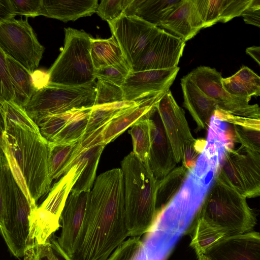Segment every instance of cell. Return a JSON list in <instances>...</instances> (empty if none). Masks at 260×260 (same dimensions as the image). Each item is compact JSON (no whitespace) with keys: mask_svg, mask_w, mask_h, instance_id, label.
Here are the masks:
<instances>
[{"mask_svg":"<svg viewBox=\"0 0 260 260\" xmlns=\"http://www.w3.org/2000/svg\"><path fill=\"white\" fill-rule=\"evenodd\" d=\"M129 237L123 175L116 168L100 174L90 190L71 260H107Z\"/></svg>","mask_w":260,"mask_h":260,"instance_id":"cell-1","label":"cell"},{"mask_svg":"<svg viewBox=\"0 0 260 260\" xmlns=\"http://www.w3.org/2000/svg\"><path fill=\"white\" fill-rule=\"evenodd\" d=\"M2 147L13 177L29 202L37 206L52 181L49 168L50 142L41 134L12 122H6Z\"/></svg>","mask_w":260,"mask_h":260,"instance_id":"cell-2","label":"cell"},{"mask_svg":"<svg viewBox=\"0 0 260 260\" xmlns=\"http://www.w3.org/2000/svg\"><path fill=\"white\" fill-rule=\"evenodd\" d=\"M256 223V215L246 198L217 175L199 207L195 226L222 239L251 232Z\"/></svg>","mask_w":260,"mask_h":260,"instance_id":"cell-3","label":"cell"},{"mask_svg":"<svg viewBox=\"0 0 260 260\" xmlns=\"http://www.w3.org/2000/svg\"><path fill=\"white\" fill-rule=\"evenodd\" d=\"M124 184L125 220L129 237H140L154 226L158 212L159 181L149 165L133 152L121 162Z\"/></svg>","mask_w":260,"mask_h":260,"instance_id":"cell-4","label":"cell"},{"mask_svg":"<svg viewBox=\"0 0 260 260\" xmlns=\"http://www.w3.org/2000/svg\"><path fill=\"white\" fill-rule=\"evenodd\" d=\"M64 47L48 72V83L78 86L95 82L91 55L92 38L84 30L64 29Z\"/></svg>","mask_w":260,"mask_h":260,"instance_id":"cell-5","label":"cell"},{"mask_svg":"<svg viewBox=\"0 0 260 260\" xmlns=\"http://www.w3.org/2000/svg\"><path fill=\"white\" fill-rule=\"evenodd\" d=\"M95 83L78 86L47 83L36 90L24 110L38 125L52 115L92 108L95 99Z\"/></svg>","mask_w":260,"mask_h":260,"instance_id":"cell-6","label":"cell"},{"mask_svg":"<svg viewBox=\"0 0 260 260\" xmlns=\"http://www.w3.org/2000/svg\"><path fill=\"white\" fill-rule=\"evenodd\" d=\"M222 180L245 197L260 195V153L241 146L228 147L217 174Z\"/></svg>","mask_w":260,"mask_h":260,"instance_id":"cell-7","label":"cell"},{"mask_svg":"<svg viewBox=\"0 0 260 260\" xmlns=\"http://www.w3.org/2000/svg\"><path fill=\"white\" fill-rule=\"evenodd\" d=\"M0 48L31 75L38 67L45 50L27 19L15 18L0 23Z\"/></svg>","mask_w":260,"mask_h":260,"instance_id":"cell-8","label":"cell"},{"mask_svg":"<svg viewBox=\"0 0 260 260\" xmlns=\"http://www.w3.org/2000/svg\"><path fill=\"white\" fill-rule=\"evenodd\" d=\"M37 207L29 202L14 179L6 205L4 239L15 256H23L26 248L35 244L31 222Z\"/></svg>","mask_w":260,"mask_h":260,"instance_id":"cell-9","label":"cell"},{"mask_svg":"<svg viewBox=\"0 0 260 260\" xmlns=\"http://www.w3.org/2000/svg\"><path fill=\"white\" fill-rule=\"evenodd\" d=\"M79 171L73 165L51 189L48 197L34 212L31 222V232L35 244L45 243L60 227V216Z\"/></svg>","mask_w":260,"mask_h":260,"instance_id":"cell-10","label":"cell"},{"mask_svg":"<svg viewBox=\"0 0 260 260\" xmlns=\"http://www.w3.org/2000/svg\"><path fill=\"white\" fill-rule=\"evenodd\" d=\"M188 75L204 93L216 102L220 110L234 116L260 119L258 105L249 104L251 98L229 93L222 86L220 73L215 69L200 66Z\"/></svg>","mask_w":260,"mask_h":260,"instance_id":"cell-11","label":"cell"},{"mask_svg":"<svg viewBox=\"0 0 260 260\" xmlns=\"http://www.w3.org/2000/svg\"><path fill=\"white\" fill-rule=\"evenodd\" d=\"M108 24L131 69L148 44L160 29L136 16L124 14Z\"/></svg>","mask_w":260,"mask_h":260,"instance_id":"cell-12","label":"cell"},{"mask_svg":"<svg viewBox=\"0 0 260 260\" xmlns=\"http://www.w3.org/2000/svg\"><path fill=\"white\" fill-rule=\"evenodd\" d=\"M185 42L160 28L132 68V72L171 69L178 67Z\"/></svg>","mask_w":260,"mask_h":260,"instance_id":"cell-13","label":"cell"},{"mask_svg":"<svg viewBox=\"0 0 260 260\" xmlns=\"http://www.w3.org/2000/svg\"><path fill=\"white\" fill-rule=\"evenodd\" d=\"M156 107L176 161L181 162L185 149L197 139L191 133L184 110L177 104L170 89L156 102Z\"/></svg>","mask_w":260,"mask_h":260,"instance_id":"cell-14","label":"cell"},{"mask_svg":"<svg viewBox=\"0 0 260 260\" xmlns=\"http://www.w3.org/2000/svg\"><path fill=\"white\" fill-rule=\"evenodd\" d=\"M165 92L138 100L136 105L126 109L95 131L83 136L81 139V146L98 144L106 145L112 141L147 114Z\"/></svg>","mask_w":260,"mask_h":260,"instance_id":"cell-15","label":"cell"},{"mask_svg":"<svg viewBox=\"0 0 260 260\" xmlns=\"http://www.w3.org/2000/svg\"><path fill=\"white\" fill-rule=\"evenodd\" d=\"M196 253L198 260H260L259 233L226 237Z\"/></svg>","mask_w":260,"mask_h":260,"instance_id":"cell-16","label":"cell"},{"mask_svg":"<svg viewBox=\"0 0 260 260\" xmlns=\"http://www.w3.org/2000/svg\"><path fill=\"white\" fill-rule=\"evenodd\" d=\"M179 71L165 70L131 72L121 86L125 101H136L165 92L170 89Z\"/></svg>","mask_w":260,"mask_h":260,"instance_id":"cell-17","label":"cell"},{"mask_svg":"<svg viewBox=\"0 0 260 260\" xmlns=\"http://www.w3.org/2000/svg\"><path fill=\"white\" fill-rule=\"evenodd\" d=\"M148 123L150 141L149 166L154 177L160 181L175 169L177 162L156 104L149 113Z\"/></svg>","mask_w":260,"mask_h":260,"instance_id":"cell-18","label":"cell"},{"mask_svg":"<svg viewBox=\"0 0 260 260\" xmlns=\"http://www.w3.org/2000/svg\"><path fill=\"white\" fill-rule=\"evenodd\" d=\"M90 191H71L62 210L60 223V236L57 240L61 250L71 258L84 217Z\"/></svg>","mask_w":260,"mask_h":260,"instance_id":"cell-19","label":"cell"},{"mask_svg":"<svg viewBox=\"0 0 260 260\" xmlns=\"http://www.w3.org/2000/svg\"><path fill=\"white\" fill-rule=\"evenodd\" d=\"M158 27L185 42L194 37L204 28L194 0H181Z\"/></svg>","mask_w":260,"mask_h":260,"instance_id":"cell-20","label":"cell"},{"mask_svg":"<svg viewBox=\"0 0 260 260\" xmlns=\"http://www.w3.org/2000/svg\"><path fill=\"white\" fill-rule=\"evenodd\" d=\"M183 105L197 125V131L208 128L210 120L217 107L215 101L204 93L189 76L181 79Z\"/></svg>","mask_w":260,"mask_h":260,"instance_id":"cell-21","label":"cell"},{"mask_svg":"<svg viewBox=\"0 0 260 260\" xmlns=\"http://www.w3.org/2000/svg\"><path fill=\"white\" fill-rule=\"evenodd\" d=\"M252 0H194L203 27L226 22L241 15Z\"/></svg>","mask_w":260,"mask_h":260,"instance_id":"cell-22","label":"cell"},{"mask_svg":"<svg viewBox=\"0 0 260 260\" xmlns=\"http://www.w3.org/2000/svg\"><path fill=\"white\" fill-rule=\"evenodd\" d=\"M97 0H42L40 15L63 22L75 21L95 13Z\"/></svg>","mask_w":260,"mask_h":260,"instance_id":"cell-23","label":"cell"},{"mask_svg":"<svg viewBox=\"0 0 260 260\" xmlns=\"http://www.w3.org/2000/svg\"><path fill=\"white\" fill-rule=\"evenodd\" d=\"M105 146L98 144L84 147L80 146L76 156L67 170L68 172L72 166L76 164L80 172L71 191L80 192L90 191L95 179L100 156Z\"/></svg>","mask_w":260,"mask_h":260,"instance_id":"cell-24","label":"cell"},{"mask_svg":"<svg viewBox=\"0 0 260 260\" xmlns=\"http://www.w3.org/2000/svg\"><path fill=\"white\" fill-rule=\"evenodd\" d=\"M181 0H132L123 14L136 16L157 27Z\"/></svg>","mask_w":260,"mask_h":260,"instance_id":"cell-25","label":"cell"},{"mask_svg":"<svg viewBox=\"0 0 260 260\" xmlns=\"http://www.w3.org/2000/svg\"><path fill=\"white\" fill-rule=\"evenodd\" d=\"M7 69L13 86L14 98L12 102L24 107L38 89L31 75L18 62L6 55Z\"/></svg>","mask_w":260,"mask_h":260,"instance_id":"cell-26","label":"cell"},{"mask_svg":"<svg viewBox=\"0 0 260 260\" xmlns=\"http://www.w3.org/2000/svg\"><path fill=\"white\" fill-rule=\"evenodd\" d=\"M224 89L237 96L251 98L260 95V77L246 66L232 76L221 79Z\"/></svg>","mask_w":260,"mask_h":260,"instance_id":"cell-27","label":"cell"},{"mask_svg":"<svg viewBox=\"0 0 260 260\" xmlns=\"http://www.w3.org/2000/svg\"><path fill=\"white\" fill-rule=\"evenodd\" d=\"M90 55L95 70L126 61L115 38L92 39Z\"/></svg>","mask_w":260,"mask_h":260,"instance_id":"cell-28","label":"cell"},{"mask_svg":"<svg viewBox=\"0 0 260 260\" xmlns=\"http://www.w3.org/2000/svg\"><path fill=\"white\" fill-rule=\"evenodd\" d=\"M81 140L63 144L50 142L49 168L52 179L65 175L79 150Z\"/></svg>","mask_w":260,"mask_h":260,"instance_id":"cell-29","label":"cell"},{"mask_svg":"<svg viewBox=\"0 0 260 260\" xmlns=\"http://www.w3.org/2000/svg\"><path fill=\"white\" fill-rule=\"evenodd\" d=\"M91 109L78 110L50 142L63 144L81 140L85 134Z\"/></svg>","mask_w":260,"mask_h":260,"instance_id":"cell-30","label":"cell"},{"mask_svg":"<svg viewBox=\"0 0 260 260\" xmlns=\"http://www.w3.org/2000/svg\"><path fill=\"white\" fill-rule=\"evenodd\" d=\"M137 102L138 101H123L93 106L84 136L104 125L126 109L136 105Z\"/></svg>","mask_w":260,"mask_h":260,"instance_id":"cell-31","label":"cell"},{"mask_svg":"<svg viewBox=\"0 0 260 260\" xmlns=\"http://www.w3.org/2000/svg\"><path fill=\"white\" fill-rule=\"evenodd\" d=\"M233 124V141L250 151L260 153V119L246 118Z\"/></svg>","mask_w":260,"mask_h":260,"instance_id":"cell-32","label":"cell"},{"mask_svg":"<svg viewBox=\"0 0 260 260\" xmlns=\"http://www.w3.org/2000/svg\"><path fill=\"white\" fill-rule=\"evenodd\" d=\"M151 110L135 122L128 131L132 139L133 152L146 165H149L150 141L148 116Z\"/></svg>","mask_w":260,"mask_h":260,"instance_id":"cell-33","label":"cell"},{"mask_svg":"<svg viewBox=\"0 0 260 260\" xmlns=\"http://www.w3.org/2000/svg\"><path fill=\"white\" fill-rule=\"evenodd\" d=\"M14 178L5 155L0 156V234L5 236V219L7 203Z\"/></svg>","mask_w":260,"mask_h":260,"instance_id":"cell-34","label":"cell"},{"mask_svg":"<svg viewBox=\"0 0 260 260\" xmlns=\"http://www.w3.org/2000/svg\"><path fill=\"white\" fill-rule=\"evenodd\" d=\"M0 112L3 116L4 124L6 122H12L26 129L40 134L39 127L28 116L24 109L13 102L4 103L0 106Z\"/></svg>","mask_w":260,"mask_h":260,"instance_id":"cell-35","label":"cell"},{"mask_svg":"<svg viewBox=\"0 0 260 260\" xmlns=\"http://www.w3.org/2000/svg\"><path fill=\"white\" fill-rule=\"evenodd\" d=\"M143 247L140 237H129L115 249L107 260H143Z\"/></svg>","mask_w":260,"mask_h":260,"instance_id":"cell-36","label":"cell"},{"mask_svg":"<svg viewBox=\"0 0 260 260\" xmlns=\"http://www.w3.org/2000/svg\"><path fill=\"white\" fill-rule=\"evenodd\" d=\"M78 110L52 115L43 119L37 125L42 136L50 142Z\"/></svg>","mask_w":260,"mask_h":260,"instance_id":"cell-37","label":"cell"},{"mask_svg":"<svg viewBox=\"0 0 260 260\" xmlns=\"http://www.w3.org/2000/svg\"><path fill=\"white\" fill-rule=\"evenodd\" d=\"M96 95L94 106L121 102L124 101L121 87L98 79L95 83Z\"/></svg>","mask_w":260,"mask_h":260,"instance_id":"cell-38","label":"cell"},{"mask_svg":"<svg viewBox=\"0 0 260 260\" xmlns=\"http://www.w3.org/2000/svg\"><path fill=\"white\" fill-rule=\"evenodd\" d=\"M132 72L126 61L95 70V75L100 79L121 87L128 74Z\"/></svg>","mask_w":260,"mask_h":260,"instance_id":"cell-39","label":"cell"},{"mask_svg":"<svg viewBox=\"0 0 260 260\" xmlns=\"http://www.w3.org/2000/svg\"><path fill=\"white\" fill-rule=\"evenodd\" d=\"M132 0H103L98 5L96 13L108 23L119 18Z\"/></svg>","mask_w":260,"mask_h":260,"instance_id":"cell-40","label":"cell"},{"mask_svg":"<svg viewBox=\"0 0 260 260\" xmlns=\"http://www.w3.org/2000/svg\"><path fill=\"white\" fill-rule=\"evenodd\" d=\"M14 93L7 69L6 55L0 48V106L13 102Z\"/></svg>","mask_w":260,"mask_h":260,"instance_id":"cell-41","label":"cell"},{"mask_svg":"<svg viewBox=\"0 0 260 260\" xmlns=\"http://www.w3.org/2000/svg\"><path fill=\"white\" fill-rule=\"evenodd\" d=\"M11 8L15 15L26 17L40 16L42 0H10Z\"/></svg>","mask_w":260,"mask_h":260,"instance_id":"cell-42","label":"cell"},{"mask_svg":"<svg viewBox=\"0 0 260 260\" xmlns=\"http://www.w3.org/2000/svg\"><path fill=\"white\" fill-rule=\"evenodd\" d=\"M35 260H65L50 239H48L44 244H35Z\"/></svg>","mask_w":260,"mask_h":260,"instance_id":"cell-43","label":"cell"},{"mask_svg":"<svg viewBox=\"0 0 260 260\" xmlns=\"http://www.w3.org/2000/svg\"><path fill=\"white\" fill-rule=\"evenodd\" d=\"M241 16L246 23L259 27L260 1L252 0L250 5L242 12Z\"/></svg>","mask_w":260,"mask_h":260,"instance_id":"cell-44","label":"cell"},{"mask_svg":"<svg viewBox=\"0 0 260 260\" xmlns=\"http://www.w3.org/2000/svg\"><path fill=\"white\" fill-rule=\"evenodd\" d=\"M15 16L10 0H0V23L14 18Z\"/></svg>","mask_w":260,"mask_h":260,"instance_id":"cell-45","label":"cell"},{"mask_svg":"<svg viewBox=\"0 0 260 260\" xmlns=\"http://www.w3.org/2000/svg\"><path fill=\"white\" fill-rule=\"evenodd\" d=\"M246 52L260 65V47L252 46L246 48Z\"/></svg>","mask_w":260,"mask_h":260,"instance_id":"cell-46","label":"cell"},{"mask_svg":"<svg viewBox=\"0 0 260 260\" xmlns=\"http://www.w3.org/2000/svg\"><path fill=\"white\" fill-rule=\"evenodd\" d=\"M2 136L3 132L0 131V156L4 155V151L2 147Z\"/></svg>","mask_w":260,"mask_h":260,"instance_id":"cell-47","label":"cell"}]
</instances>
